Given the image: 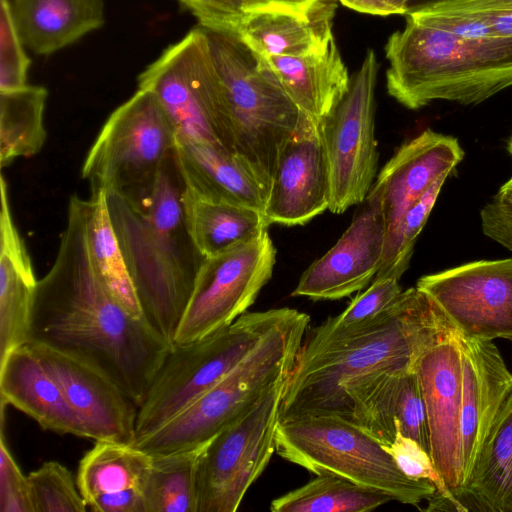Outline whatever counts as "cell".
I'll return each instance as SVG.
<instances>
[{
	"mask_svg": "<svg viewBox=\"0 0 512 512\" xmlns=\"http://www.w3.org/2000/svg\"><path fill=\"white\" fill-rule=\"evenodd\" d=\"M88 200L69 199L49 272L37 283L31 341L72 349L102 366L139 407L173 345L108 290L91 258Z\"/></svg>",
	"mask_w": 512,
	"mask_h": 512,
	"instance_id": "cell-1",
	"label": "cell"
},
{
	"mask_svg": "<svg viewBox=\"0 0 512 512\" xmlns=\"http://www.w3.org/2000/svg\"><path fill=\"white\" fill-rule=\"evenodd\" d=\"M452 326L432 297L412 287L354 327L322 337L307 332L285 380L279 420L346 419L356 389L384 373L415 370L422 354Z\"/></svg>",
	"mask_w": 512,
	"mask_h": 512,
	"instance_id": "cell-2",
	"label": "cell"
},
{
	"mask_svg": "<svg viewBox=\"0 0 512 512\" xmlns=\"http://www.w3.org/2000/svg\"><path fill=\"white\" fill-rule=\"evenodd\" d=\"M183 190L172 153L147 194L106 193L142 311L171 345L205 259L185 224Z\"/></svg>",
	"mask_w": 512,
	"mask_h": 512,
	"instance_id": "cell-3",
	"label": "cell"
},
{
	"mask_svg": "<svg viewBox=\"0 0 512 512\" xmlns=\"http://www.w3.org/2000/svg\"><path fill=\"white\" fill-rule=\"evenodd\" d=\"M205 32L220 79L210 126L220 145L249 169L268 196L280 154L301 111L265 58L237 34Z\"/></svg>",
	"mask_w": 512,
	"mask_h": 512,
	"instance_id": "cell-4",
	"label": "cell"
},
{
	"mask_svg": "<svg viewBox=\"0 0 512 512\" xmlns=\"http://www.w3.org/2000/svg\"><path fill=\"white\" fill-rule=\"evenodd\" d=\"M388 94L408 109L479 104L512 86V38H463L406 16L385 46Z\"/></svg>",
	"mask_w": 512,
	"mask_h": 512,
	"instance_id": "cell-5",
	"label": "cell"
},
{
	"mask_svg": "<svg viewBox=\"0 0 512 512\" xmlns=\"http://www.w3.org/2000/svg\"><path fill=\"white\" fill-rule=\"evenodd\" d=\"M309 322L308 314L287 307L281 319L219 382L133 445L148 454H165L209 442L286 379Z\"/></svg>",
	"mask_w": 512,
	"mask_h": 512,
	"instance_id": "cell-6",
	"label": "cell"
},
{
	"mask_svg": "<svg viewBox=\"0 0 512 512\" xmlns=\"http://www.w3.org/2000/svg\"><path fill=\"white\" fill-rule=\"evenodd\" d=\"M276 452L315 475H333L425 510L436 497L428 480L408 477L382 444L354 423L335 415L279 420Z\"/></svg>",
	"mask_w": 512,
	"mask_h": 512,
	"instance_id": "cell-7",
	"label": "cell"
},
{
	"mask_svg": "<svg viewBox=\"0 0 512 512\" xmlns=\"http://www.w3.org/2000/svg\"><path fill=\"white\" fill-rule=\"evenodd\" d=\"M286 308L246 312L203 338L173 345L138 407L135 441L156 431L219 382L281 319Z\"/></svg>",
	"mask_w": 512,
	"mask_h": 512,
	"instance_id": "cell-8",
	"label": "cell"
},
{
	"mask_svg": "<svg viewBox=\"0 0 512 512\" xmlns=\"http://www.w3.org/2000/svg\"><path fill=\"white\" fill-rule=\"evenodd\" d=\"M175 129L156 96L138 90L102 126L82 167L91 191L128 197L151 191L171 157Z\"/></svg>",
	"mask_w": 512,
	"mask_h": 512,
	"instance_id": "cell-9",
	"label": "cell"
},
{
	"mask_svg": "<svg viewBox=\"0 0 512 512\" xmlns=\"http://www.w3.org/2000/svg\"><path fill=\"white\" fill-rule=\"evenodd\" d=\"M285 380L210 440L198 468V512L236 511L269 464Z\"/></svg>",
	"mask_w": 512,
	"mask_h": 512,
	"instance_id": "cell-10",
	"label": "cell"
},
{
	"mask_svg": "<svg viewBox=\"0 0 512 512\" xmlns=\"http://www.w3.org/2000/svg\"><path fill=\"white\" fill-rule=\"evenodd\" d=\"M378 63L369 49L347 93L320 123L329 175V210L341 214L366 199L377 176L374 91Z\"/></svg>",
	"mask_w": 512,
	"mask_h": 512,
	"instance_id": "cell-11",
	"label": "cell"
},
{
	"mask_svg": "<svg viewBox=\"0 0 512 512\" xmlns=\"http://www.w3.org/2000/svg\"><path fill=\"white\" fill-rule=\"evenodd\" d=\"M276 248L268 230L205 258L177 328L173 345L203 338L247 312L272 277Z\"/></svg>",
	"mask_w": 512,
	"mask_h": 512,
	"instance_id": "cell-12",
	"label": "cell"
},
{
	"mask_svg": "<svg viewBox=\"0 0 512 512\" xmlns=\"http://www.w3.org/2000/svg\"><path fill=\"white\" fill-rule=\"evenodd\" d=\"M416 287L437 302L462 336L512 341V258L425 275Z\"/></svg>",
	"mask_w": 512,
	"mask_h": 512,
	"instance_id": "cell-13",
	"label": "cell"
},
{
	"mask_svg": "<svg viewBox=\"0 0 512 512\" xmlns=\"http://www.w3.org/2000/svg\"><path fill=\"white\" fill-rule=\"evenodd\" d=\"M28 344L61 388L86 438L133 444L138 406L102 366L72 349Z\"/></svg>",
	"mask_w": 512,
	"mask_h": 512,
	"instance_id": "cell-14",
	"label": "cell"
},
{
	"mask_svg": "<svg viewBox=\"0 0 512 512\" xmlns=\"http://www.w3.org/2000/svg\"><path fill=\"white\" fill-rule=\"evenodd\" d=\"M214 70L206 32L198 26L139 74L138 88L156 96L176 136L221 146L205 111L206 88Z\"/></svg>",
	"mask_w": 512,
	"mask_h": 512,
	"instance_id": "cell-15",
	"label": "cell"
},
{
	"mask_svg": "<svg viewBox=\"0 0 512 512\" xmlns=\"http://www.w3.org/2000/svg\"><path fill=\"white\" fill-rule=\"evenodd\" d=\"M415 372L425 403L430 457L447 490L466 511L459 459L462 339L454 325L422 354Z\"/></svg>",
	"mask_w": 512,
	"mask_h": 512,
	"instance_id": "cell-16",
	"label": "cell"
},
{
	"mask_svg": "<svg viewBox=\"0 0 512 512\" xmlns=\"http://www.w3.org/2000/svg\"><path fill=\"white\" fill-rule=\"evenodd\" d=\"M329 175L320 124L301 112L283 147L268 192L269 224L304 225L329 210Z\"/></svg>",
	"mask_w": 512,
	"mask_h": 512,
	"instance_id": "cell-17",
	"label": "cell"
},
{
	"mask_svg": "<svg viewBox=\"0 0 512 512\" xmlns=\"http://www.w3.org/2000/svg\"><path fill=\"white\" fill-rule=\"evenodd\" d=\"M386 232L378 200L367 196L350 226L303 272L291 295L314 301L339 300L366 288L379 271Z\"/></svg>",
	"mask_w": 512,
	"mask_h": 512,
	"instance_id": "cell-18",
	"label": "cell"
},
{
	"mask_svg": "<svg viewBox=\"0 0 512 512\" xmlns=\"http://www.w3.org/2000/svg\"><path fill=\"white\" fill-rule=\"evenodd\" d=\"M464 152L452 136L426 129L403 143L375 178L367 196L381 206L389 236L406 211L441 177H448Z\"/></svg>",
	"mask_w": 512,
	"mask_h": 512,
	"instance_id": "cell-19",
	"label": "cell"
},
{
	"mask_svg": "<svg viewBox=\"0 0 512 512\" xmlns=\"http://www.w3.org/2000/svg\"><path fill=\"white\" fill-rule=\"evenodd\" d=\"M461 339L459 459L464 489L484 440L502 404L512 391V373L492 341L462 335Z\"/></svg>",
	"mask_w": 512,
	"mask_h": 512,
	"instance_id": "cell-20",
	"label": "cell"
},
{
	"mask_svg": "<svg viewBox=\"0 0 512 512\" xmlns=\"http://www.w3.org/2000/svg\"><path fill=\"white\" fill-rule=\"evenodd\" d=\"M346 420L383 446L393 442L397 424L404 436L430 455L425 403L415 370L384 373L356 389L349 398Z\"/></svg>",
	"mask_w": 512,
	"mask_h": 512,
	"instance_id": "cell-21",
	"label": "cell"
},
{
	"mask_svg": "<svg viewBox=\"0 0 512 512\" xmlns=\"http://www.w3.org/2000/svg\"><path fill=\"white\" fill-rule=\"evenodd\" d=\"M0 361L31 341L38 281L30 255L14 223L8 184L0 181Z\"/></svg>",
	"mask_w": 512,
	"mask_h": 512,
	"instance_id": "cell-22",
	"label": "cell"
},
{
	"mask_svg": "<svg viewBox=\"0 0 512 512\" xmlns=\"http://www.w3.org/2000/svg\"><path fill=\"white\" fill-rule=\"evenodd\" d=\"M173 159L184 187L200 198L264 212L265 189L249 169L223 147L176 136Z\"/></svg>",
	"mask_w": 512,
	"mask_h": 512,
	"instance_id": "cell-23",
	"label": "cell"
},
{
	"mask_svg": "<svg viewBox=\"0 0 512 512\" xmlns=\"http://www.w3.org/2000/svg\"><path fill=\"white\" fill-rule=\"evenodd\" d=\"M1 405H11L44 429L85 437L61 388L28 343L0 361Z\"/></svg>",
	"mask_w": 512,
	"mask_h": 512,
	"instance_id": "cell-24",
	"label": "cell"
},
{
	"mask_svg": "<svg viewBox=\"0 0 512 512\" xmlns=\"http://www.w3.org/2000/svg\"><path fill=\"white\" fill-rule=\"evenodd\" d=\"M14 26L25 48L48 56L100 29L104 0H10Z\"/></svg>",
	"mask_w": 512,
	"mask_h": 512,
	"instance_id": "cell-25",
	"label": "cell"
},
{
	"mask_svg": "<svg viewBox=\"0 0 512 512\" xmlns=\"http://www.w3.org/2000/svg\"><path fill=\"white\" fill-rule=\"evenodd\" d=\"M265 60L298 109L319 124L349 89L351 78L335 41L321 52Z\"/></svg>",
	"mask_w": 512,
	"mask_h": 512,
	"instance_id": "cell-26",
	"label": "cell"
},
{
	"mask_svg": "<svg viewBox=\"0 0 512 512\" xmlns=\"http://www.w3.org/2000/svg\"><path fill=\"white\" fill-rule=\"evenodd\" d=\"M336 0H325L311 14L245 13L238 37L263 58L303 56L325 50L332 41Z\"/></svg>",
	"mask_w": 512,
	"mask_h": 512,
	"instance_id": "cell-27",
	"label": "cell"
},
{
	"mask_svg": "<svg viewBox=\"0 0 512 512\" xmlns=\"http://www.w3.org/2000/svg\"><path fill=\"white\" fill-rule=\"evenodd\" d=\"M462 503L466 511L512 512V391L477 455Z\"/></svg>",
	"mask_w": 512,
	"mask_h": 512,
	"instance_id": "cell-28",
	"label": "cell"
},
{
	"mask_svg": "<svg viewBox=\"0 0 512 512\" xmlns=\"http://www.w3.org/2000/svg\"><path fill=\"white\" fill-rule=\"evenodd\" d=\"M182 208L188 233L205 258L245 243L269 226L259 210L208 201L185 187Z\"/></svg>",
	"mask_w": 512,
	"mask_h": 512,
	"instance_id": "cell-29",
	"label": "cell"
},
{
	"mask_svg": "<svg viewBox=\"0 0 512 512\" xmlns=\"http://www.w3.org/2000/svg\"><path fill=\"white\" fill-rule=\"evenodd\" d=\"M209 442L182 451L150 454V467L141 487L145 512H198V468Z\"/></svg>",
	"mask_w": 512,
	"mask_h": 512,
	"instance_id": "cell-30",
	"label": "cell"
},
{
	"mask_svg": "<svg viewBox=\"0 0 512 512\" xmlns=\"http://www.w3.org/2000/svg\"><path fill=\"white\" fill-rule=\"evenodd\" d=\"M151 455L126 443L96 441L79 462L76 483L88 503L104 493L141 489Z\"/></svg>",
	"mask_w": 512,
	"mask_h": 512,
	"instance_id": "cell-31",
	"label": "cell"
},
{
	"mask_svg": "<svg viewBox=\"0 0 512 512\" xmlns=\"http://www.w3.org/2000/svg\"><path fill=\"white\" fill-rule=\"evenodd\" d=\"M48 91L42 86L0 91V164L9 166L18 157L37 154L47 132L44 109Z\"/></svg>",
	"mask_w": 512,
	"mask_h": 512,
	"instance_id": "cell-32",
	"label": "cell"
},
{
	"mask_svg": "<svg viewBox=\"0 0 512 512\" xmlns=\"http://www.w3.org/2000/svg\"><path fill=\"white\" fill-rule=\"evenodd\" d=\"M87 238L93 264L112 295L134 316L145 317L114 230L104 190L92 193Z\"/></svg>",
	"mask_w": 512,
	"mask_h": 512,
	"instance_id": "cell-33",
	"label": "cell"
},
{
	"mask_svg": "<svg viewBox=\"0 0 512 512\" xmlns=\"http://www.w3.org/2000/svg\"><path fill=\"white\" fill-rule=\"evenodd\" d=\"M390 501V496L333 475H316L306 484L275 498L273 512H365Z\"/></svg>",
	"mask_w": 512,
	"mask_h": 512,
	"instance_id": "cell-34",
	"label": "cell"
},
{
	"mask_svg": "<svg viewBox=\"0 0 512 512\" xmlns=\"http://www.w3.org/2000/svg\"><path fill=\"white\" fill-rule=\"evenodd\" d=\"M447 177L439 178L404 214L395 230L386 237L382 262L375 278H401L407 270L414 245L422 231Z\"/></svg>",
	"mask_w": 512,
	"mask_h": 512,
	"instance_id": "cell-35",
	"label": "cell"
},
{
	"mask_svg": "<svg viewBox=\"0 0 512 512\" xmlns=\"http://www.w3.org/2000/svg\"><path fill=\"white\" fill-rule=\"evenodd\" d=\"M27 476L36 512L86 511V500L71 472L61 463L44 462Z\"/></svg>",
	"mask_w": 512,
	"mask_h": 512,
	"instance_id": "cell-36",
	"label": "cell"
},
{
	"mask_svg": "<svg viewBox=\"0 0 512 512\" xmlns=\"http://www.w3.org/2000/svg\"><path fill=\"white\" fill-rule=\"evenodd\" d=\"M396 277L374 278L364 292L358 294L336 316L328 317L308 333L314 336H329L354 327L383 311L402 292Z\"/></svg>",
	"mask_w": 512,
	"mask_h": 512,
	"instance_id": "cell-37",
	"label": "cell"
},
{
	"mask_svg": "<svg viewBox=\"0 0 512 512\" xmlns=\"http://www.w3.org/2000/svg\"><path fill=\"white\" fill-rule=\"evenodd\" d=\"M396 436L384 449L408 477L428 480L436 488V497L426 511H458L464 508L452 497L439 476L430 455L413 439L404 436L396 424Z\"/></svg>",
	"mask_w": 512,
	"mask_h": 512,
	"instance_id": "cell-38",
	"label": "cell"
},
{
	"mask_svg": "<svg viewBox=\"0 0 512 512\" xmlns=\"http://www.w3.org/2000/svg\"><path fill=\"white\" fill-rule=\"evenodd\" d=\"M30 63L14 26L10 0H0V91L26 86Z\"/></svg>",
	"mask_w": 512,
	"mask_h": 512,
	"instance_id": "cell-39",
	"label": "cell"
},
{
	"mask_svg": "<svg viewBox=\"0 0 512 512\" xmlns=\"http://www.w3.org/2000/svg\"><path fill=\"white\" fill-rule=\"evenodd\" d=\"M426 4L435 10L476 19L497 38H512V0H434Z\"/></svg>",
	"mask_w": 512,
	"mask_h": 512,
	"instance_id": "cell-40",
	"label": "cell"
},
{
	"mask_svg": "<svg viewBox=\"0 0 512 512\" xmlns=\"http://www.w3.org/2000/svg\"><path fill=\"white\" fill-rule=\"evenodd\" d=\"M0 512H36L28 476L15 462L5 440L0 436Z\"/></svg>",
	"mask_w": 512,
	"mask_h": 512,
	"instance_id": "cell-41",
	"label": "cell"
},
{
	"mask_svg": "<svg viewBox=\"0 0 512 512\" xmlns=\"http://www.w3.org/2000/svg\"><path fill=\"white\" fill-rule=\"evenodd\" d=\"M209 31L237 34L244 16L241 0H177Z\"/></svg>",
	"mask_w": 512,
	"mask_h": 512,
	"instance_id": "cell-42",
	"label": "cell"
},
{
	"mask_svg": "<svg viewBox=\"0 0 512 512\" xmlns=\"http://www.w3.org/2000/svg\"><path fill=\"white\" fill-rule=\"evenodd\" d=\"M480 218L483 233L512 251V177L482 208Z\"/></svg>",
	"mask_w": 512,
	"mask_h": 512,
	"instance_id": "cell-43",
	"label": "cell"
},
{
	"mask_svg": "<svg viewBox=\"0 0 512 512\" xmlns=\"http://www.w3.org/2000/svg\"><path fill=\"white\" fill-rule=\"evenodd\" d=\"M88 506L96 512H145L144 499L139 488L100 494Z\"/></svg>",
	"mask_w": 512,
	"mask_h": 512,
	"instance_id": "cell-44",
	"label": "cell"
},
{
	"mask_svg": "<svg viewBox=\"0 0 512 512\" xmlns=\"http://www.w3.org/2000/svg\"><path fill=\"white\" fill-rule=\"evenodd\" d=\"M244 13L282 12L301 16L311 14L325 0H241Z\"/></svg>",
	"mask_w": 512,
	"mask_h": 512,
	"instance_id": "cell-45",
	"label": "cell"
},
{
	"mask_svg": "<svg viewBox=\"0 0 512 512\" xmlns=\"http://www.w3.org/2000/svg\"><path fill=\"white\" fill-rule=\"evenodd\" d=\"M340 2L360 13L389 16L405 15L408 10L409 0H340Z\"/></svg>",
	"mask_w": 512,
	"mask_h": 512,
	"instance_id": "cell-46",
	"label": "cell"
},
{
	"mask_svg": "<svg viewBox=\"0 0 512 512\" xmlns=\"http://www.w3.org/2000/svg\"><path fill=\"white\" fill-rule=\"evenodd\" d=\"M432 1H434V0H409L407 12L415 7L424 5V4L432 2Z\"/></svg>",
	"mask_w": 512,
	"mask_h": 512,
	"instance_id": "cell-47",
	"label": "cell"
},
{
	"mask_svg": "<svg viewBox=\"0 0 512 512\" xmlns=\"http://www.w3.org/2000/svg\"><path fill=\"white\" fill-rule=\"evenodd\" d=\"M508 151L510 152V154L512 155V137L509 141V144H508Z\"/></svg>",
	"mask_w": 512,
	"mask_h": 512,
	"instance_id": "cell-48",
	"label": "cell"
},
{
	"mask_svg": "<svg viewBox=\"0 0 512 512\" xmlns=\"http://www.w3.org/2000/svg\"><path fill=\"white\" fill-rule=\"evenodd\" d=\"M409 3V2H408Z\"/></svg>",
	"mask_w": 512,
	"mask_h": 512,
	"instance_id": "cell-49",
	"label": "cell"
}]
</instances>
